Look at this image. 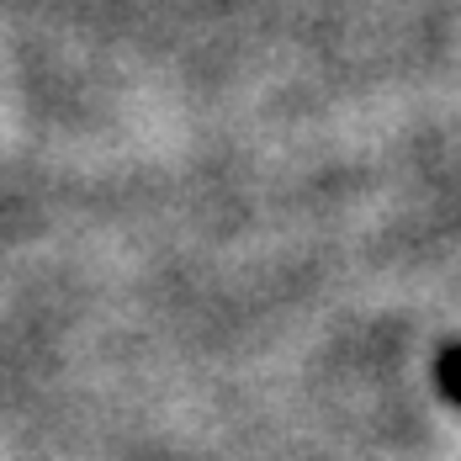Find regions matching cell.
I'll return each instance as SVG.
<instances>
[{
  "label": "cell",
  "instance_id": "1",
  "mask_svg": "<svg viewBox=\"0 0 461 461\" xmlns=\"http://www.w3.org/2000/svg\"><path fill=\"white\" fill-rule=\"evenodd\" d=\"M435 387L461 409V339H446V345L435 350Z\"/></svg>",
  "mask_w": 461,
  "mask_h": 461
}]
</instances>
